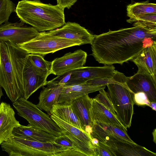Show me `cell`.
<instances>
[{
	"label": "cell",
	"mask_w": 156,
	"mask_h": 156,
	"mask_svg": "<svg viewBox=\"0 0 156 156\" xmlns=\"http://www.w3.org/2000/svg\"><path fill=\"white\" fill-rule=\"evenodd\" d=\"M155 44L156 27L136 25L95 35L91 44V55L100 63L122 65Z\"/></svg>",
	"instance_id": "obj_1"
},
{
	"label": "cell",
	"mask_w": 156,
	"mask_h": 156,
	"mask_svg": "<svg viewBox=\"0 0 156 156\" xmlns=\"http://www.w3.org/2000/svg\"><path fill=\"white\" fill-rule=\"evenodd\" d=\"M30 53L10 41L0 42V84L12 102L23 97V73Z\"/></svg>",
	"instance_id": "obj_2"
},
{
	"label": "cell",
	"mask_w": 156,
	"mask_h": 156,
	"mask_svg": "<svg viewBox=\"0 0 156 156\" xmlns=\"http://www.w3.org/2000/svg\"><path fill=\"white\" fill-rule=\"evenodd\" d=\"M64 9L57 5L44 4L39 0H23L19 2L15 12L21 22L42 32L65 24Z\"/></svg>",
	"instance_id": "obj_3"
},
{
	"label": "cell",
	"mask_w": 156,
	"mask_h": 156,
	"mask_svg": "<svg viewBox=\"0 0 156 156\" xmlns=\"http://www.w3.org/2000/svg\"><path fill=\"white\" fill-rule=\"evenodd\" d=\"M12 105L18 115L26 119L29 123V125L56 137L62 134L57 124L36 105L23 97L13 102Z\"/></svg>",
	"instance_id": "obj_4"
},
{
	"label": "cell",
	"mask_w": 156,
	"mask_h": 156,
	"mask_svg": "<svg viewBox=\"0 0 156 156\" xmlns=\"http://www.w3.org/2000/svg\"><path fill=\"white\" fill-rule=\"evenodd\" d=\"M108 93L115 109L117 119L127 131L131 126L134 112L133 93L122 85L111 83L106 85Z\"/></svg>",
	"instance_id": "obj_5"
},
{
	"label": "cell",
	"mask_w": 156,
	"mask_h": 156,
	"mask_svg": "<svg viewBox=\"0 0 156 156\" xmlns=\"http://www.w3.org/2000/svg\"><path fill=\"white\" fill-rule=\"evenodd\" d=\"M82 45L80 41L53 36L44 31L40 32L38 36L32 40L17 45L30 54L44 56L64 48Z\"/></svg>",
	"instance_id": "obj_6"
},
{
	"label": "cell",
	"mask_w": 156,
	"mask_h": 156,
	"mask_svg": "<svg viewBox=\"0 0 156 156\" xmlns=\"http://www.w3.org/2000/svg\"><path fill=\"white\" fill-rule=\"evenodd\" d=\"M40 33L34 28L26 26L21 22L13 23L7 21L0 26V42L22 44L35 38Z\"/></svg>",
	"instance_id": "obj_7"
},
{
	"label": "cell",
	"mask_w": 156,
	"mask_h": 156,
	"mask_svg": "<svg viewBox=\"0 0 156 156\" xmlns=\"http://www.w3.org/2000/svg\"><path fill=\"white\" fill-rule=\"evenodd\" d=\"M50 117L59 127L62 133L69 138L80 151L86 156H95L90 135L54 115H51Z\"/></svg>",
	"instance_id": "obj_8"
},
{
	"label": "cell",
	"mask_w": 156,
	"mask_h": 156,
	"mask_svg": "<svg viewBox=\"0 0 156 156\" xmlns=\"http://www.w3.org/2000/svg\"><path fill=\"white\" fill-rule=\"evenodd\" d=\"M115 71L113 65L98 67L83 66L71 71L69 79L63 86L83 83L95 79L111 78Z\"/></svg>",
	"instance_id": "obj_9"
},
{
	"label": "cell",
	"mask_w": 156,
	"mask_h": 156,
	"mask_svg": "<svg viewBox=\"0 0 156 156\" xmlns=\"http://www.w3.org/2000/svg\"><path fill=\"white\" fill-rule=\"evenodd\" d=\"M20 156H57L61 151L67 149L54 143L44 142L20 138L17 145Z\"/></svg>",
	"instance_id": "obj_10"
},
{
	"label": "cell",
	"mask_w": 156,
	"mask_h": 156,
	"mask_svg": "<svg viewBox=\"0 0 156 156\" xmlns=\"http://www.w3.org/2000/svg\"><path fill=\"white\" fill-rule=\"evenodd\" d=\"M99 141L107 147L114 156H156L155 153L136 144L119 140L112 137L99 136Z\"/></svg>",
	"instance_id": "obj_11"
},
{
	"label": "cell",
	"mask_w": 156,
	"mask_h": 156,
	"mask_svg": "<svg viewBox=\"0 0 156 156\" xmlns=\"http://www.w3.org/2000/svg\"><path fill=\"white\" fill-rule=\"evenodd\" d=\"M87 57L86 52L79 49L56 58L51 62V74L60 76L82 67L86 63Z\"/></svg>",
	"instance_id": "obj_12"
},
{
	"label": "cell",
	"mask_w": 156,
	"mask_h": 156,
	"mask_svg": "<svg viewBox=\"0 0 156 156\" xmlns=\"http://www.w3.org/2000/svg\"><path fill=\"white\" fill-rule=\"evenodd\" d=\"M126 84L133 94L144 92L150 102H156V79L151 75L137 72L132 76H126Z\"/></svg>",
	"instance_id": "obj_13"
},
{
	"label": "cell",
	"mask_w": 156,
	"mask_h": 156,
	"mask_svg": "<svg viewBox=\"0 0 156 156\" xmlns=\"http://www.w3.org/2000/svg\"><path fill=\"white\" fill-rule=\"evenodd\" d=\"M45 32L53 36L80 41L83 45L91 44L95 37L84 27L75 22H68L59 28Z\"/></svg>",
	"instance_id": "obj_14"
},
{
	"label": "cell",
	"mask_w": 156,
	"mask_h": 156,
	"mask_svg": "<svg viewBox=\"0 0 156 156\" xmlns=\"http://www.w3.org/2000/svg\"><path fill=\"white\" fill-rule=\"evenodd\" d=\"M47 78L36 72L28 56L23 73L24 94L23 97L27 100L38 89L46 85Z\"/></svg>",
	"instance_id": "obj_15"
},
{
	"label": "cell",
	"mask_w": 156,
	"mask_h": 156,
	"mask_svg": "<svg viewBox=\"0 0 156 156\" xmlns=\"http://www.w3.org/2000/svg\"><path fill=\"white\" fill-rule=\"evenodd\" d=\"M92 101L93 98L87 94L75 99L71 103L73 110L85 131L90 135L94 124L91 115Z\"/></svg>",
	"instance_id": "obj_16"
},
{
	"label": "cell",
	"mask_w": 156,
	"mask_h": 156,
	"mask_svg": "<svg viewBox=\"0 0 156 156\" xmlns=\"http://www.w3.org/2000/svg\"><path fill=\"white\" fill-rule=\"evenodd\" d=\"M106 85H90L85 83L70 86H63L57 104H71L75 99L83 96L104 89Z\"/></svg>",
	"instance_id": "obj_17"
},
{
	"label": "cell",
	"mask_w": 156,
	"mask_h": 156,
	"mask_svg": "<svg viewBox=\"0 0 156 156\" xmlns=\"http://www.w3.org/2000/svg\"><path fill=\"white\" fill-rule=\"evenodd\" d=\"M20 125L10 104L2 102L0 104V145L12 136L13 129Z\"/></svg>",
	"instance_id": "obj_18"
},
{
	"label": "cell",
	"mask_w": 156,
	"mask_h": 156,
	"mask_svg": "<svg viewBox=\"0 0 156 156\" xmlns=\"http://www.w3.org/2000/svg\"><path fill=\"white\" fill-rule=\"evenodd\" d=\"M132 61L138 67L137 72L149 74L156 79V44L144 49Z\"/></svg>",
	"instance_id": "obj_19"
},
{
	"label": "cell",
	"mask_w": 156,
	"mask_h": 156,
	"mask_svg": "<svg viewBox=\"0 0 156 156\" xmlns=\"http://www.w3.org/2000/svg\"><path fill=\"white\" fill-rule=\"evenodd\" d=\"M126 131L123 128L95 122L90 135L92 137L109 136L121 141L136 144L130 138Z\"/></svg>",
	"instance_id": "obj_20"
},
{
	"label": "cell",
	"mask_w": 156,
	"mask_h": 156,
	"mask_svg": "<svg viewBox=\"0 0 156 156\" xmlns=\"http://www.w3.org/2000/svg\"><path fill=\"white\" fill-rule=\"evenodd\" d=\"M46 87H43L38 98L39 101L37 106L40 109L46 112L51 115V112L54 105L58 103L62 85L47 83Z\"/></svg>",
	"instance_id": "obj_21"
},
{
	"label": "cell",
	"mask_w": 156,
	"mask_h": 156,
	"mask_svg": "<svg viewBox=\"0 0 156 156\" xmlns=\"http://www.w3.org/2000/svg\"><path fill=\"white\" fill-rule=\"evenodd\" d=\"M12 136L44 142L54 143L56 138L52 135L29 125L24 126L20 124L15 127L12 131Z\"/></svg>",
	"instance_id": "obj_22"
},
{
	"label": "cell",
	"mask_w": 156,
	"mask_h": 156,
	"mask_svg": "<svg viewBox=\"0 0 156 156\" xmlns=\"http://www.w3.org/2000/svg\"><path fill=\"white\" fill-rule=\"evenodd\" d=\"M91 115L94 122H97L125 129L116 116L94 98H93Z\"/></svg>",
	"instance_id": "obj_23"
},
{
	"label": "cell",
	"mask_w": 156,
	"mask_h": 156,
	"mask_svg": "<svg viewBox=\"0 0 156 156\" xmlns=\"http://www.w3.org/2000/svg\"><path fill=\"white\" fill-rule=\"evenodd\" d=\"M51 115H54L70 125L85 131L80 120L73 110L71 104H56L54 105L51 112Z\"/></svg>",
	"instance_id": "obj_24"
},
{
	"label": "cell",
	"mask_w": 156,
	"mask_h": 156,
	"mask_svg": "<svg viewBox=\"0 0 156 156\" xmlns=\"http://www.w3.org/2000/svg\"><path fill=\"white\" fill-rule=\"evenodd\" d=\"M127 16L129 19L151 14H156V5L149 1L136 2L127 6Z\"/></svg>",
	"instance_id": "obj_25"
},
{
	"label": "cell",
	"mask_w": 156,
	"mask_h": 156,
	"mask_svg": "<svg viewBox=\"0 0 156 156\" xmlns=\"http://www.w3.org/2000/svg\"><path fill=\"white\" fill-rule=\"evenodd\" d=\"M44 56L35 54H30L28 57L36 72L40 75L47 77L51 74V62L44 59Z\"/></svg>",
	"instance_id": "obj_26"
},
{
	"label": "cell",
	"mask_w": 156,
	"mask_h": 156,
	"mask_svg": "<svg viewBox=\"0 0 156 156\" xmlns=\"http://www.w3.org/2000/svg\"><path fill=\"white\" fill-rule=\"evenodd\" d=\"M126 76L123 73L116 70L114 76L111 78L95 79L89 80L85 83L89 85L94 86H106L111 83H117L127 87L126 84Z\"/></svg>",
	"instance_id": "obj_27"
},
{
	"label": "cell",
	"mask_w": 156,
	"mask_h": 156,
	"mask_svg": "<svg viewBox=\"0 0 156 156\" xmlns=\"http://www.w3.org/2000/svg\"><path fill=\"white\" fill-rule=\"evenodd\" d=\"M15 4L10 0H0V26L7 21L16 10Z\"/></svg>",
	"instance_id": "obj_28"
},
{
	"label": "cell",
	"mask_w": 156,
	"mask_h": 156,
	"mask_svg": "<svg viewBox=\"0 0 156 156\" xmlns=\"http://www.w3.org/2000/svg\"><path fill=\"white\" fill-rule=\"evenodd\" d=\"M99 91V94L94 98L102 104L116 117L115 109L108 93L104 89H101Z\"/></svg>",
	"instance_id": "obj_29"
},
{
	"label": "cell",
	"mask_w": 156,
	"mask_h": 156,
	"mask_svg": "<svg viewBox=\"0 0 156 156\" xmlns=\"http://www.w3.org/2000/svg\"><path fill=\"white\" fill-rule=\"evenodd\" d=\"M54 143L60 146L67 149H74L80 151L69 138L62 134L59 136L56 137Z\"/></svg>",
	"instance_id": "obj_30"
},
{
	"label": "cell",
	"mask_w": 156,
	"mask_h": 156,
	"mask_svg": "<svg viewBox=\"0 0 156 156\" xmlns=\"http://www.w3.org/2000/svg\"><path fill=\"white\" fill-rule=\"evenodd\" d=\"M132 97L134 104L136 105L140 106H149L150 101L144 92H139L133 94Z\"/></svg>",
	"instance_id": "obj_31"
},
{
	"label": "cell",
	"mask_w": 156,
	"mask_h": 156,
	"mask_svg": "<svg viewBox=\"0 0 156 156\" xmlns=\"http://www.w3.org/2000/svg\"><path fill=\"white\" fill-rule=\"evenodd\" d=\"M95 156H114L106 146L99 141L98 145L94 148Z\"/></svg>",
	"instance_id": "obj_32"
},
{
	"label": "cell",
	"mask_w": 156,
	"mask_h": 156,
	"mask_svg": "<svg viewBox=\"0 0 156 156\" xmlns=\"http://www.w3.org/2000/svg\"><path fill=\"white\" fill-rule=\"evenodd\" d=\"M71 74V72L70 71L62 75L58 76L57 77L51 80L48 81H47L46 84L51 83L64 86L69 80Z\"/></svg>",
	"instance_id": "obj_33"
},
{
	"label": "cell",
	"mask_w": 156,
	"mask_h": 156,
	"mask_svg": "<svg viewBox=\"0 0 156 156\" xmlns=\"http://www.w3.org/2000/svg\"><path fill=\"white\" fill-rule=\"evenodd\" d=\"M58 156H86L80 151L74 149H68L62 151Z\"/></svg>",
	"instance_id": "obj_34"
},
{
	"label": "cell",
	"mask_w": 156,
	"mask_h": 156,
	"mask_svg": "<svg viewBox=\"0 0 156 156\" xmlns=\"http://www.w3.org/2000/svg\"><path fill=\"white\" fill-rule=\"evenodd\" d=\"M78 0H56L57 5L64 9H69Z\"/></svg>",
	"instance_id": "obj_35"
},
{
	"label": "cell",
	"mask_w": 156,
	"mask_h": 156,
	"mask_svg": "<svg viewBox=\"0 0 156 156\" xmlns=\"http://www.w3.org/2000/svg\"><path fill=\"white\" fill-rule=\"evenodd\" d=\"M149 107L151 108L153 110L156 111V102H150Z\"/></svg>",
	"instance_id": "obj_36"
},
{
	"label": "cell",
	"mask_w": 156,
	"mask_h": 156,
	"mask_svg": "<svg viewBox=\"0 0 156 156\" xmlns=\"http://www.w3.org/2000/svg\"><path fill=\"white\" fill-rule=\"evenodd\" d=\"M153 136V141L155 143H156V129H155L152 133Z\"/></svg>",
	"instance_id": "obj_37"
},
{
	"label": "cell",
	"mask_w": 156,
	"mask_h": 156,
	"mask_svg": "<svg viewBox=\"0 0 156 156\" xmlns=\"http://www.w3.org/2000/svg\"><path fill=\"white\" fill-rule=\"evenodd\" d=\"M2 87L0 84V102L1 97L3 95V93L2 89Z\"/></svg>",
	"instance_id": "obj_38"
}]
</instances>
